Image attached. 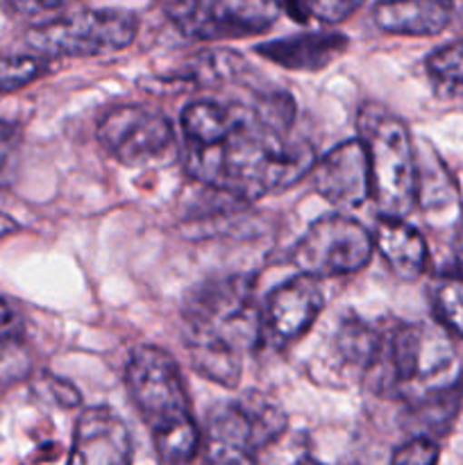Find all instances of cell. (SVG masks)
Here are the masks:
<instances>
[{
	"label": "cell",
	"instance_id": "6da1fadb",
	"mask_svg": "<svg viewBox=\"0 0 463 465\" xmlns=\"http://www.w3.org/2000/svg\"><path fill=\"white\" fill-rule=\"evenodd\" d=\"M186 171L218 193L252 203L293 186L313 168L311 145L291 141L252 103L193 100L180 118Z\"/></svg>",
	"mask_w": 463,
	"mask_h": 465
},
{
	"label": "cell",
	"instance_id": "7a4b0ae2",
	"mask_svg": "<svg viewBox=\"0 0 463 465\" xmlns=\"http://www.w3.org/2000/svg\"><path fill=\"white\" fill-rule=\"evenodd\" d=\"M182 339L193 371L234 389L243 357L261 345V309L252 277L227 275L195 286L182 304Z\"/></svg>",
	"mask_w": 463,
	"mask_h": 465
},
{
	"label": "cell",
	"instance_id": "3957f363",
	"mask_svg": "<svg viewBox=\"0 0 463 465\" xmlns=\"http://www.w3.org/2000/svg\"><path fill=\"white\" fill-rule=\"evenodd\" d=\"M379 395L409 404L461 386V366L449 334L427 322L384 325L375 359L363 372Z\"/></svg>",
	"mask_w": 463,
	"mask_h": 465
},
{
	"label": "cell",
	"instance_id": "277c9868",
	"mask_svg": "<svg viewBox=\"0 0 463 465\" xmlns=\"http://www.w3.org/2000/svg\"><path fill=\"white\" fill-rule=\"evenodd\" d=\"M125 386L153 436L163 465H189L202 436L175 359L154 345H139L125 366Z\"/></svg>",
	"mask_w": 463,
	"mask_h": 465
},
{
	"label": "cell",
	"instance_id": "5b68a950",
	"mask_svg": "<svg viewBox=\"0 0 463 465\" xmlns=\"http://www.w3.org/2000/svg\"><path fill=\"white\" fill-rule=\"evenodd\" d=\"M359 141L368 154L370 198L384 218H404L418 203V162L409 127L379 104L359 109Z\"/></svg>",
	"mask_w": 463,
	"mask_h": 465
},
{
	"label": "cell",
	"instance_id": "8992f818",
	"mask_svg": "<svg viewBox=\"0 0 463 465\" xmlns=\"http://www.w3.org/2000/svg\"><path fill=\"white\" fill-rule=\"evenodd\" d=\"M286 430V413L259 393H248L209 413L202 436L204 465H257L263 448Z\"/></svg>",
	"mask_w": 463,
	"mask_h": 465
},
{
	"label": "cell",
	"instance_id": "52a82bcc",
	"mask_svg": "<svg viewBox=\"0 0 463 465\" xmlns=\"http://www.w3.org/2000/svg\"><path fill=\"white\" fill-rule=\"evenodd\" d=\"M139 21L125 9L80 7L27 30V45L50 57H100L136 39Z\"/></svg>",
	"mask_w": 463,
	"mask_h": 465
},
{
	"label": "cell",
	"instance_id": "ba28073f",
	"mask_svg": "<svg viewBox=\"0 0 463 465\" xmlns=\"http://www.w3.org/2000/svg\"><path fill=\"white\" fill-rule=\"evenodd\" d=\"M372 252L375 241L361 223L343 213H331L307 227L291 248V263L300 275L320 280L363 271L370 263Z\"/></svg>",
	"mask_w": 463,
	"mask_h": 465
},
{
	"label": "cell",
	"instance_id": "9c48e42d",
	"mask_svg": "<svg viewBox=\"0 0 463 465\" xmlns=\"http://www.w3.org/2000/svg\"><path fill=\"white\" fill-rule=\"evenodd\" d=\"M163 12L182 35L200 41H221L263 35L275 25L281 9L266 0H200L168 3Z\"/></svg>",
	"mask_w": 463,
	"mask_h": 465
},
{
	"label": "cell",
	"instance_id": "30bf717a",
	"mask_svg": "<svg viewBox=\"0 0 463 465\" xmlns=\"http://www.w3.org/2000/svg\"><path fill=\"white\" fill-rule=\"evenodd\" d=\"M100 145L125 166H145L166 159L175 148V132L162 112L123 104L98 123Z\"/></svg>",
	"mask_w": 463,
	"mask_h": 465
},
{
	"label": "cell",
	"instance_id": "8fae6325",
	"mask_svg": "<svg viewBox=\"0 0 463 465\" xmlns=\"http://www.w3.org/2000/svg\"><path fill=\"white\" fill-rule=\"evenodd\" d=\"M325 307L318 280L295 275L268 295L261 309V345L284 348L302 339Z\"/></svg>",
	"mask_w": 463,
	"mask_h": 465
},
{
	"label": "cell",
	"instance_id": "7c38bea8",
	"mask_svg": "<svg viewBox=\"0 0 463 465\" xmlns=\"http://www.w3.org/2000/svg\"><path fill=\"white\" fill-rule=\"evenodd\" d=\"M313 189L340 209L361 207L370 198V168L359 139L336 145L311 168Z\"/></svg>",
	"mask_w": 463,
	"mask_h": 465
},
{
	"label": "cell",
	"instance_id": "4fadbf2b",
	"mask_svg": "<svg viewBox=\"0 0 463 465\" xmlns=\"http://www.w3.org/2000/svg\"><path fill=\"white\" fill-rule=\"evenodd\" d=\"M68 465H132L125 422L107 407H91L77 418Z\"/></svg>",
	"mask_w": 463,
	"mask_h": 465
},
{
	"label": "cell",
	"instance_id": "5bb4252c",
	"mask_svg": "<svg viewBox=\"0 0 463 465\" xmlns=\"http://www.w3.org/2000/svg\"><path fill=\"white\" fill-rule=\"evenodd\" d=\"M345 50L348 36L339 32H307L257 45V53L263 59L289 71H322Z\"/></svg>",
	"mask_w": 463,
	"mask_h": 465
},
{
	"label": "cell",
	"instance_id": "9a60e30c",
	"mask_svg": "<svg viewBox=\"0 0 463 465\" xmlns=\"http://www.w3.org/2000/svg\"><path fill=\"white\" fill-rule=\"evenodd\" d=\"M377 252L389 263L390 272L404 282H413L427 271L429 250L420 232L407 221L379 216L372 232Z\"/></svg>",
	"mask_w": 463,
	"mask_h": 465
},
{
	"label": "cell",
	"instance_id": "2e32d148",
	"mask_svg": "<svg viewBox=\"0 0 463 465\" xmlns=\"http://www.w3.org/2000/svg\"><path fill=\"white\" fill-rule=\"evenodd\" d=\"M452 21V7L436 0L418 3H381L375 7V23L390 35L431 36Z\"/></svg>",
	"mask_w": 463,
	"mask_h": 465
},
{
	"label": "cell",
	"instance_id": "e0dca14e",
	"mask_svg": "<svg viewBox=\"0 0 463 465\" xmlns=\"http://www.w3.org/2000/svg\"><path fill=\"white\" fill-rule=\"evenodd\" d=\"M248 71V64L239 53L227 50H209L191 57L180 71L175 73L177 80L195 82L200 86H218L225 82H236Z\"/></svg>",
	"mask_w": 463,
	"mask_h": 465
},
{
	"label": "cell",
	"instance_id": "ac0fdd59",
	"mask_svg": "<svg viewBox=\"0 0 463 465\" xmlns=\"http://www.w3.org/2000/svg\"><path fill=\"white\" fill-rule=\"evenodd\" d=\"M431 307L438 327L463 339V266L440 272L431 291Z\"/></svg>",
	"mask_w": 463,
	"mask_h": 465
},
{
	"label": "cell",
	"instance_id": "d6986e66",
	"mask_svg": "<svg viewBox=\"0 0 463 465\" xmlns=\"http://www.w3.org/2000/svg\"><path fill=\"white\" fill-rule=\"evenodd\" d=\"M427 71L440 89L463 94V39L436 48L427 57Z\"/></svg>",
	"mask_w": 463,
	"mask_h": 465
},
{
	"label": "cell",
	"instance_id": "ffe728a7",
	"mask_svg": "<svg viewBox=\"0 0 463 465\" xmlns=\"http://www.w3.org/2000/svg\"><path fill=\"white\" fill-rule=\"evenodd\" d=\"M45 71V64L30 54L0 57V94H12L34 82Z\"/></svg>",
	"mask_w": 463,
	"mask_h": 465
},
{
	"label": "cell",
	"instance_id": "44dd1931",
	"mask_svg": "<svg viewBox=\"0 0 463 465\" xmlns=\"http://www.w3.org/2000/svg\"><path fill=\"white\" fill-rule=\"evenodd\" d=\"M281 12L291 14L295 21L304 23L309 18H318L322 23H340L359 9V3H331V0H316V3H291L280 5Z\"/></svg>",
	"mask_w": 463,
	"mask_h": 465
},
{
	"label": "cell",
	"instance_id": "7402d4cb",
	"mask_svg": "<svg viewBox=\"0 0 463 465\" xmlns=\"http://www.w3.org/2000/svg\"><path fill=\"white\" fill-rule=\"evenodd\" d=\"M438 443L425 436H413L393 452L390 465H438Z\"/></svg>",
	"mask_w": 463,
	"mask_h": 465
},
{
	"label": "cell",
	"instance_id": "603a6c76",
	"mask_svg": "<svg viewBox=\"0 0 463 465\" xmlns=\"http://www.w3.org/2000/svg\"><path fill=\"white\" fill-rule=\"evenodd\" d=\"M18 143H21V132H18V127L0 121V182H3L9 163L14 162Z\"/></svg>",
	"mask_w": 463,
	"mask_h": 465
},
{
	"label": "cell",
	"instance_id": "cb8c5ba5",
	"mask_svg": "<svg viewBox=\"0 0 463 465\" xmlns=\"http://www.w3.org/2000/svg\"><path fill=\"white\" fill-rule=\"evenodd\" d=\"M14 327H16V321H14L12 309H9L7 302L0 298V343H5V341L12 339Z\"/></svg>",
	"mask_w": 463,
	"mask_h": 465
},
{
	"label": "cell",
	"instance_id": "d4e9b609",
	"mask_svg": "<svg viewBox=\"0 0 463 465\" xmlns=\"http://www.w3.org/2000/svg\"><path fill=\"white\" fill-rule=\"evenodd\" d=\"M16 230H18V223L14 221L12 216H7L5 212H0V239H3V236L14 234Z\"/></svg>",
	"mask_w": 463,
	"mask_h": 465
},
{
	"label": "cell",
	"instance_id": "484cf974",
	"mask_svg": "<svg viewBox=\"0 0 463 465\" xmlns=\"http://www.w3.org/2000/svg\"><path fill=\"white\" fill-rule=\"evenodd\" d=\"M293 465H322V463H318L316 459H311V457H302V459H298Z\"/></svg>",
	"mask_w": 463,
	"mask_h": 465
}]
</instances>
